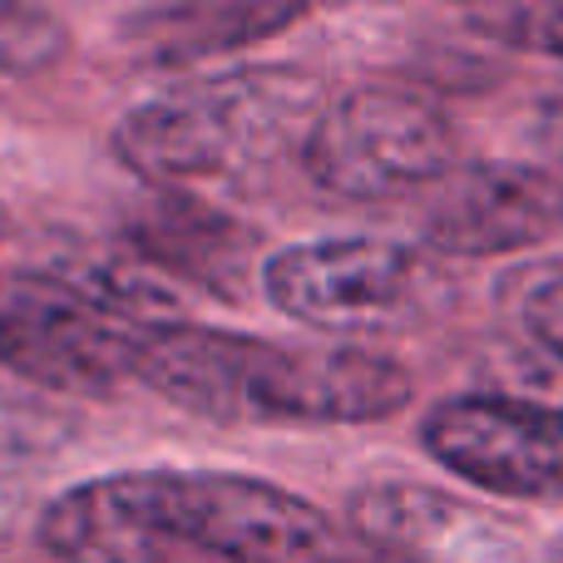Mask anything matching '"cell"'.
<instances>
[{
    "label": "cell",
    "instance_id": "cell-13",
    "mask_svg": "<svg viewBox=\"0 0 563 563\" xmlns=\"http://www.w3.org/2000/svg\"><path fill=\"white\" fill-rule=\"evenodd\" d=\"M519 321H525V336L534 341L544 356H554L563 366V273H554V277H544V282H534V287H529Z\"/></svg>",
    "mask_w": 563,
    "mask_h": 563
},
{
    "label": "cell",
    "instance_id": "cell-11",
    "mask_svg": "<svg viewBox=\"0 0 563 563\" xmlns=\"http://www.w3.org/2000/svg\"><path fill=\"white\" fill-rule=\"evenodd\" d=\"M455 515H465V509L420 485H376L351 499V525L371 544V554L376 549L406 554L416 544H430L435 534H445L455 525Z\"/></svg>",
    "mask_w": 563,
    "mask_h": 563
},
{
    "label": "cell",
    "instance_id": "cell-3",
    "mask_svg": "<svg viewBox=\"0 0 563 563\" xmlns=\"http://www.w3.org/2000/svg\"><path fill=\"white\" fill-rule=\"evenodd\" d=\"M178 311L174 291L134 267L0 273V366L49 390L109 396L134 380L139 331Z\"/></svg>",
    "mask_w": 563,
    "mask_h": 563
},
{
    "label": "cell",
    "instance_id": "cell-9",
    "mask_svg": "<svg viewBox=\"0 0 563 563\" xmlns=\"http://www.w3.org/2000/svg\"><path fill=\"white\" fill-rule=\"evenodd\" d=\"M134 243L144 247L148 263H164V267H174V273H188L194 282H208V287L228 291V277L243 273L253 233L238 228L233 218L194 203L188 194H158L154 203L139 213Z\"/></svg>",
    "mask_w": 563,
    "mask_h": 563
},
{
    "label": "cell",
    "instance_id": "cell-6",
    "mask_svg": "<svg viewBox=\"0 0 563 563\" xmlns=\"http://www.w3.org/2000/svg\"><path fill=\"white\" fill-rule=\"evenodd\" d=\"M263 291L321 331H400L435 297V267L390 238H317L267 257Z\"/></svg>",
    "mask_w": 563,
    "mask_h": 563
},
{
    "label": "cell",
    "instance_id": "cell-7",
    "mask_svg": "<svg viewBox=\"0 0 563 563\" xmlns=\"http://www.w3.org/2000/svg\"><path fill=\"white\" fill-rule=\"evenodd\" d=\"M440 470L499 499L563 505V410L519 396H450L420 420Z\"/></svg>",
    "mask_w": 563,
    "mask_h": 563
},
{
    "label": "cell",
    "instance_id": "cell-10",
    "mask_svg": "<svg viewBox=\"0 0 563 563\" xmlns=\"http://www.w3.org/2000/svg\"><path fill=\"white\" fill-rule=\"evenodd\" d=\"M301 5H277V0H253V5H174V10H148L139 15L134 40L154 65H184V59H203L218 49L253 45L263 35H277L291 20H301Z\"/></svg>",
    "mask_w": 563,
    "mask_h": 563
},
{
    "label": "cell",
    "instance_id": "cell-1",
    "mask_svg": "<svg viewBox=\"0 0 563 563\" xmlns=\"http://www.w3.org/2000/svg\"><path fill=\"white\" fill-rule=\"evenodd\" d=\"M59 563H376L327 509L247 475L134 470L65 489L40 515Z\"/></svg>",
    "mask_w": 563,
    "mask_h": 563
},
{
    "label": "cell",
    "instance_id": "cell-12",
    "mask_svg": "<svg viewBox=\"0 0 563 563\" xmlns=\"http://www.w3.org/2000/svg\"><path fill=\"white\" fill-rule=\"evenodd\" d=\"M485 25L495 30L505 45L534 49L563 65V5H519V10H495L485 15Z\"/></svg>",
    "mask_w": 563,
    "mask_h": 563
},
{
    "label": "cell",
    "instance_id": "cell-4",
    "mask_svg": "<svg viewBox=\"0 0 563 563\" xmlns=\"http://www.w3.org/2000/svg\"><path fill=\"white\" fill-rule=\"evenodd\" d=\"M311 114V79L263 65L188 79L129 109L114 148L148 184H194L257 164Z\"/></svg>",
    "mask_w": 563,
    "mask_h": 563
},
{
    "label": "cell",
    "instance_id": "cell-14",
    "mask_svg": "<svg viewBox=\"0 0 563 563\" xmlns=\"http://www.w3.org/2000/svg\"><path fill=\"white\" fill-rule=\"evenodd\" d=\"M534 129H539V144H544V154H554L559 164H563V95L549 99V104H539Z\"/></svg>",
    "mask_w": 563,
    "mask_h": 563
},
{
    "label": "cell",
    "instance_id": "cell-5",
    "mask_svg": "<svg viewBox=\"0 0 563 563\" xmlns=\"http://www.w3.org/2000/svg\"><path fill=\"white\" fill-rule=\"evenodd\" d=\"M455 164V124L440 99L410 85H361L321 109L301 144V168L321 194L386 203L445 184Z\"/></svg>",
    "mask_w": 563,
    "mask_h": 563
},
{
    "label": "cell",
    "instance_id": "cell-2",
    "mask_svg": "<svg viewBox=\"0 0 563 563\" xmlns=\"http://www.w3.org/2000/svg\"><path fill=\"white\" fill-rule=\"evenodd\" d=\"M134 380L228 426H371L410 406V371L366 346H282L164 321L134 346Z\"/></svg>",
    "mask_w": 563,
    "mask_h": 563
},
{
    "label": "cell",
    "instance_id": "cell-15",
    "mask_svg": "<svg viewBox=\"0 0 563 563\" xmlns=\"http://www.w3.org/2000/svg\"><path fill=\"white\" fill-rule=\"evenodd\" d=\"M549 563H563V539H554V549H549Z\"/></svg>",
    "mask_w": 563,
    "mask_h": 563
},
{
    "label": "cell",
    "instance_id": "cell-16",
    "mask_svg": "<svg viewBox=\"0 0 563 563\" xmlns=\"http://www.w3.org/2000/svg\"><path fill=\"white\" fill-rule=\"evenodd\" d=\"M0 233H5V213H0Z\"/></svg>",
    "mask_w": 563,
    "mask_h": 563
},
{
    "label": "cell",
    "instance_id": "cell-8",
    "mask_svg": "<svg viewBox=\"0 0 563 563\" xmlns=\"http://www.w3.org/2000/svg\"><path fill=\"white\" fill-rule=\"evenodd\" d=\"M563 228V178L539 164H470L426 208V243L440 257H505Z\"/></svg>",
    "mask_w": 563,
    "mask_h": 563
}]
</instances>
